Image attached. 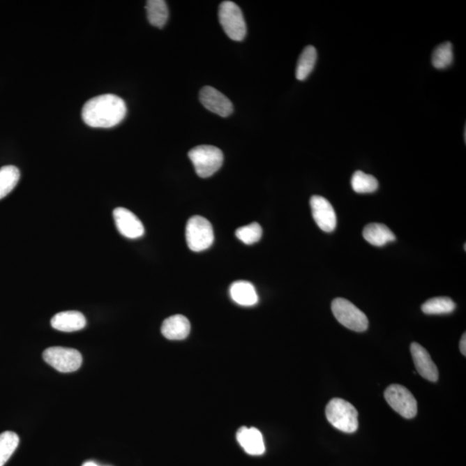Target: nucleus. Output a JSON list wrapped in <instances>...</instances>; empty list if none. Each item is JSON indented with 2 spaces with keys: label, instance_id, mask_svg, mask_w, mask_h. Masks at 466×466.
Returning <instances> with one entry per match:
<instances>
[{
  "label": "nucleus",
  "instance_id": "16",
  "mask_svg": "<svg viewBox=\"0 0 466 466\" xmlns=\"http://www.w3.org/2000/svg\"><path fill=\"white\" fill-rule=\"evenodd\" d=\"M233 301L243 307H253L258 302V296L254 286L247 281H236L230 287Z\"/></svg>",
  "mask_w": 466,
  "mask_h": 466
},
{
  "label": "nucleus",
  "instance_id": "25",
  "mask_svg": "<svg viewBox=\"0 0 466 466\" xmlns=\"http://www.w3.org/2000/svg\"><path fill=\"white\" fill-rule=\"evenodd\" d=\"M236 238L245 245L251 246L260 241L263 235V229L256 222L238 229L235 232Z\"/></svg>",
  "mask_w": 466,
  "mask_h": 466
},
{
  "label": "nucleus",
  "instance_id": "20",
  "mask_svg": "<svg viewBox=\"0 0 466 466\" xmlns=\"http://www.w3.org/2000/svg\"><path fill=\"white\" fill-rule=\"evenodd\" d=\"M20 178V170L15 166L7 165L0 169V200L5 198L15 188Z\"/></svg>",
  "mask_w": 466,
  "mask_h": 466
},
{
  "label": "nucleus",
  "instance_id": "21",
  "mask_svg": "<svg viewBox=\"0 0 466 466\" xmlns=\"http://www.w3.org/2000/svg\"><path fill=\"white\" fill-rule=\"evenodd\" d=\"M456 308V304L449 297H435L422 305L421 309L426 315L451 314Z\"/></svg>",
  "mask_w": 466,
  "mask_h": 466
},
{
  "label": "nucleus",
  "instance_id": "17",
  "mask_svg": "<svg viewBox=\"0 0 466 466\" xmlns=\"http://www.w3.org/2000/svg\"><path fill=\"white\" fill-rule=\"evenodd\" d=\"M363 239L370 245L384 246L389 242L395 241L396 236L387 225L379 223L367 225L363 231Z\"/></svg>",
  "mask_w": 466,
  "mask_h": 466
},
{
  "label": "nucleus",
  "instance_id": "23",
  "mask_svg": "<svg viewBox=\"0 0 466 466\" xmlns=\"http://www.w3.org/2000/svg\"><path fill=\"white\" fill-rule=\"evenodd\" d=\"M20 444V437L14 432L0 433V466L6 465Z\"/></svg>",
  "mask_w": 466,
  "mask_h": 466
},
{
  "label": "nucleus",
  "instance_id": "13",
  "mask_svg": "<svg viewBox=\"0 0 466 466\" xmlns=\"http://www.w3.org/2000/svg\"><path fill=\"white\" fill-rule=\"evenodd\" d=\"M236 440L239 445L243 447L246 453L260 456L265 451V446L263 435L258 429L255 428L242 427L236 432Z\"/></svg>",
  "mask_w": 466,
  "mask_h": 466
},
{
  "label": "nucleus",
  "instance_id": "18",
  "mask_svg": "<svg viewBox=\"0 0 466 466\" xmlns=\"http://www.w3.org/2000/svg\"><path fill=\"white\" fill-rule=\"evenodd\" d=\"M148 20L150 24L156 28L162 29L169 18V8L167 3L163 0H149L146 2Z\"/></svg>",
  "mask_w": 466,
  "mask_h": 466
},
{
  "label": "nucleus",
  "instance_id": "3",
  "mask_svg": "<svg viewBox=\"0 0 466 466\" xmlns=\"http://www.w3.org/2000/svg\"><path fill=\"white\" fill-rule=\"evenodd\" d=\"M188 158L195 167L196 174L202 178L212 176L220 169L224 161L223 153L212 145H200L193 148L188 152Z\"/></svg>",
  "mask_w": 466,
  "mask_h": 466
},
{
  "label": "nucleus",
  "instance_id": "7",
  "mask_svg": "<svg viewBox=\"0 0 466 466\" xmlns=\"http://www.w3.org/2000/svg\"><path fill=\"white\" fill-rule=\"evenodd\" d=\"M45 361L59 373H74L82 363V356L77 350L61 347L46 349L43 353Z\"/></svg>",
  "mask_w": 466,
  "mask_h": 466
},
{
  "label": "nucleus",
  "instance_id": "19",
  "mask_svg": "<svg viewBox=\"0 0 466 466\" xmlns=\"http://www.w3.org/2000/svg\"><path fill=\"white\" fill-rule=\"evenodd\" d=\"M317 61V50L314 46L309 45L302 51L298 60L296 76L299 81H304L315 68Z\"/></svg>",
  "mask_w": 466,
  "mask_h": 466
},
{
  "label": "nucleus",
  "instance_id": "5",
  "mask_svg": "<svg viewBox=\"0 0 466 466\" xmlns=\"http://www.w3.org/2000/svg\"><path fill=\"white\" fill-rule=\"evenodd\" d=\"M186 240L188 248L195 253L210 248L214 241L212 225L202 216L189 218L186 227Z\"/></svg>",
  "mask_w": 466,
  "mask_h": 466
},
{
  "label": "nucleus",
  "instance_id": "10",
  "mask_svg": "<svg viewBox=\"0 0 466 466\" xmlns=\"http://www.w3.org/2000/svg\"><path fill=\"white\" fill-rule=\"evenodd\" d=\"M116 227L120 234L130 239L141 238L144 234V227L140 218L130 210L116 207L114 211Z\"/></svg>",
  "mask_w": 466,
  "mask_h": 466
},
{
  "label": "nucleus",
  "instance_id": "1",
  "mask_svg": "<svg viewBox=\"0 0 466 466\" xmlns=\"http://www.w3.org/2000/svg\"><path fill=\"white\" fill-rule=\"evenodd\" d=\"M127 114L126 102L114 94H102L87 102L82 116L86 125L93 128H112L123 121Z\"/></svg>",
  "mask_w": 466,
  "mask_h": 466
},
{
  "label": "nucleus",
  "instance_id": "2",
  "mask_svg": "<svg viewBox=\"0 0 466 466\" xmlns=\"http://www.w3.org/2000/svg\"><path fill=\"white\" fill-rule=\"evenodd\" d=\"M326 416L330 423L338 430L347 433L358 430V410L347 400L340 398L331 400L326 407Z\"/></svg>",
  "mask_w": 466,
  "mask_h": 466
},
{
  "label": "nucleus",
  "instance_id": "9",
  "mask_svg": "<svg viewBox=\"0 0 466 466\" xmlns=\"http://www.w3.org/2000/svg\"><path fill=\"white\" fill-rule=\"evenodd\" d=\"M313 217L323 232H332L337 227V216L329 200L322 196L314 195L310 199Z\"/></svg>",
  "mask_w": 466,
  "mask_h": 466
},
{
  "label": "nucleus",
  "instance_id": "8",
  "mask_svg": "<svg viewBox=\"0 0 466 466\" xmlns=\"http://www.w3.org/2000/svg\"><path fill=\"white\" fill-rule=\"evenodd\" d=\"M386 402L400 416L412 419L417 414V402L409 389L400 384L389 386L384 392Z\"/></svg>",
  "mask_w": 466,
  "mask_h": 466
},
{
  "label": "nucleus",
  "instance_id": "14",
  "mask_svg": "<svg viewBox=\"0 0 466 466\" xmlns=\"http://www.w3.org/2000/svg\"><path fill=\"white\" fill-rule=\"evenodd\" d=\"M87 325L85 316L78 311H65L58 313L51 319V326L61 332H76L84 329Z\"/></svg>",
  "mask_w": 466,
  "mask_h": 466
},
{
  "label": "nucleus",
  "instance_id": "15",
  "mask_svg": "<svg viewBox=\"0 0 466 466\" xmlns=\"http://www.w3.org/2000/svg\"><path fill=\"white\" fill-rule=\"evenodd\" d=\"M191 325L184 315L169 317L163 322L161 332L170 340H183L190 333Z\"/></svg>",
  "mask_w": 466,
  "mask_h": 466
},
{
  "label": "nucleus",
  "instance_id": "12",
  "mask_svg": "<svg viewBox=\"0 0 466 466\" xmlns=\"http://www.w3.org/2000/svg\"><path fill=\"white\" fill-rule=\"evenodd\" d=\"M411 354L419 374L425 379L436 382L439 379V370L433 362L430 355L424 347L418 343H412L410 347Z\"/></svg>",
  "mask_w": 466,
  "mask_h": 466
},
{
  "label": "nucleus",
  "instance_id": "26",
  "mask_svg": "<svg viewBox=\"0 0 466 466\" xmlns=\"http://www.w3.org/2000/svg\"><path fill=\"white\" fill-rule=\"evenodd\" d=\"M460 352L464 356L466 355V335L464 333L463 336L461 338L460 344Z\"/></svg>",
  "mask_w": 466,
  "mask_h": 466
},
{
  "label": "nucleus",
  "instance_id": "6",
  "mask_svg": "<svg viewBox=\"0 0 466 466\" xmlns=\"http://www.w3.org/2000/svg\"><path fill=\"white\" fill-rule=\"evenodd\" d=\"M332 311L338 322L350 330L365 332L369 326V320L365 313L344 298L333 300Z\"/></svg>",
  "mask_w": 466,
  "mask_h": 466
},
{
  "label": "nucleus",
  "instance_id": "22",
  "mask_svg": "<svg viewBox=\"0 0 466 466\" xmlns=\"http://www.w3.org/2000/svg\"><path fill=\"white\" fill-rule=\"evenodd\" d=\"M352 187L353 190L359 194H370L377 190L379 187L378 181L371 174L363 173V171H356L352 177Z\"/></svg>",
  "mask_w": 466,
  "mask_h": 466
},
{
  "label": "nucleus",
  "instance_id": "24",
  "mask_svg": "<svg viewBox=\"0 0 466 466\" xmlns=\"http://www.w3.org/2000/svg\"><path fill=\"white\" fill-rule=\"evenodd\" d=\"M453 61V48L450 42L436 47L432 54L433 66L438 69L449 68Z\"/></svg>",
  "mask_w": 466,
  "mask_h": 466
},
{
  "label": "nucleus",
  "instance_id": "27",
  "mask_svg": "<svg viewBox=\"0 0 466 466\" xmlns=\"http://www.w3.org/2000/svg\"><path fill=\"white\" fill-rule=\"evenodd\" d=\"M82 466H101V465L96 464V462L87 461L85 462V463H84Z\"/></svg>",
  "mask_w": 466,
  "mask_h": 466
},
{
  "label": "nucleus",
  "instance_id": "11",
  "mask_svg": "<svg viewBox=\"0 0 466 466\" xmlns=\"http://www.w3.org/2000/svg\"><path fill=\"white\" fill-rule=\"evenodd\" d=\"M200 100L207 110L223 118L232 114L233 105L231 100L213 87H204L200 90Z\"/></svg>",
  "mask_w": 466,
  "mask_h": 466
},
{
  "label": "nucleus",
  "instance_id": "4",
  "mask_svg": "<svg viewBox=\"0 0 466 466\" xmlns=\"http://www.w3.org/2000/svg\"><path fill=\"white\" fill-rule=\"evenodd\" d=\"M218 20L222 28L233 41H242L246 38L247 28L241 9L234 2L224 1L218 8Z\"/></svg>",
  "mask_w": 466,
  "mask_h": 466
}]
</instances>
